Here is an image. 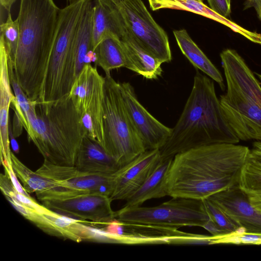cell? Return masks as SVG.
Wrapping results in <instances>:
<instances>
[{
	"instance_id": "6da1fadb",
	"label": "cell",
	"mask_w": 261,
	"mask_h": 261,
	"mask_svg": "<svg viewBox=\"0 0 261 261\" xmlns=\"http://www.w3.org/2000/svg\"><path fill=\"white\" fill-rule=\"evenodd\" d=\"M250 150L237 144L215 143L176 154L165 178L167 196L203 200L238 185Z\"/></svg>"
},
{
	"instance_id": "7a4b0ae2",
	"label": "cell",
	"mask_w": 261,
	"mask_h": 261,
	"mask_svg": "<svg viewBox=\"0 0 261 261\" xmlns=\"http://www.w3.org/2000/svg\"><path fill=\"white\" fill-rule=\"evenodd\" d=\"M60 9L54 0H20L14 70L31 101L39 99Z\"/></svg>"
},
{
	"instance_id": "3957f363",
	"label": "cell",
	"mask_w": 261,
	"mask_h": 261,
	"mask_svg": "<svg viewBox=\"0 0 261 261\" xmlns=\"http://www.w3.org/2000/svg\"><path fill=\"white\" fill-rule=\"evenodd\" d=\"M15 114L44 161L50 164L74 166L85 133L80 115L69 94L55 101H32L23 113L16 101Z\"/></svg>"
},
{
	"instance_id": "277c9868",
	"label": "cell",
	"mask_w": 261,
	"mask_h": 261,
	"mask_svg": "<svg viewBox=\"0 0 261 261\" xmlns=\"http://www.w3.org/2000/svg\"><path fill=\"white\" fill-rule=\"evenodd\" d=\"M239 141L224 116L213 81L197 71L182 112L159 149L161 161L197 146Z\"/></svg>"
},
{
	"instance_id": "5b68a950",
	"label": "cell",
	"mask_w": 261,
	"mask_h": 261,
	"mask_svg": "<svg viewBox=\"0 0 261 261\" xmlns=\"http://www.w3.org/2000/svg\"><path fill=\"white\" fill-rule=\"evenodd\" d=\"M226 92L220 103L232 131L242 141H261V86L244 59L233 49L220 55Z\"/></svg>"
},
{
	"instance_id": "8992f818",
	"label": "cell",
	"mask_w": 261,
	"mask_h": 261,
	"mask_svg": "<svg viewBox=\"0 0 261 261\" xmlns=\"http://www.w3.org/2000/svg\"><path fill=\"white\" fill-rule=\"evenodd\" d=\"M86 1L76 0L60 9L39 101L57 100L69 93L75 79L73 43Z\"/></svg>"
},
{
	"instance_id": "52a82bcc",
	"label": "cell",
	"mask_w": 261,
	"mask_h": 261,
	"mask_svg": "<svg viewBox=\"0 0 261 261\" xmlns=\"http://www.w3.org/2000/svg\"><path fill=\"white\" fill-rule=\"evenodd\" d=\"M103 127L101 146L120 167L146 151L127 113L120 83L111 75L105 76Z\"/></svg>"
},
{
	"instance_id": "ba28073f",
	"label": "cell",
	"mask_w": 261,
	"mask_h": 261,
	"mask_svg": "<svg viewBox=\"0 0 261 261\" xmlns=\"http://www.w3.org/2000/svg\"><path fill=\"white\" fill-rule=\"evenodd\" d=\"M172 198L152 207L124 206L115 212V219L124 225L174 229L187 226L203 227L211 219L203 200Z\"/></svg>"
},
{
	"instance_id": "9c48e42d",
	"label": "cell",
	"mask_w": 261,
	"mask_h": 261,
	"mask_svg": "<svg viewBox=\"0 0 261 261\" xmlns=\"http://www.w3.org/2000/svg\"><path fill=\"white\" fill-rule=\"evenodd\" d=\"M105 77L86 64L75 79L69 96L80 115L85 135L102 144Z\"/></svg>"
},
{
	"instance_id": "30bf717a",
	"label": "cell",
	"mask_w": 261,
	"mask_h": 261,
	"mask_svg": "<svg viewBox=\"0 0 261 261\" xmlns=\"http://www.w3.org/2000/svg\"><path fill=\"white\" fill-rule=\"evenodd\" d=\"M126 27L137 43L160 61L172 60L168 37L153 19L142 0H121L116 5Z\"/></svg>"
},
{
	"instance_id": "8fae6325",
	"label": "cell",
	"mask_w": 261,
	"mask_h": 261,
	"mask_svg": "<svg viewBox=\"0 0 261 261\" xmlns=\"http://www.w3.org/2000/svg\"><path fill=\"white\" fill-rule=\"evenodd\" d=\"M55 182V189L40 201L56 196L84 193H97L109 197L113 174H103L83 172L74 166L50 164L44 161L36 171Z\"/></svg>"
},
{
	"instance_id": "7c38bea8",
	"label": "cell",
	"mask_w": 261,
	"mask_h": 261,
	"mask_svg": "<svg viewBox=\"0 0 261 261\" xmlns=\"http://www.w3.org/2000/svg\"><path fill=\"white\" fill-rule=\"evenodd\" d=\"M111 202L106 195L84 193L56 196L42 203L48 208L68 217L108 225L116 220Z\"/></svg>"
},
{
	"instance_id": "4fadbf2b",
	"label": "cell",
	"mask_w": 261,
	"mask_h": 261,
	"mask_svg": "<svg viewBox=\"0 0 261 261\" xmlns=\"http://www.w3.org/2000/svg\"><path fill=\"white\" fill-rule=\"evenodd\" d=\"M120 84L127 113L145 150L160 149L169 137L172 128L158 121L141 105L129 83Z\"/></svg>"
},
{
	"instance_id": "5bb4252c",
	"label": "cell",
	"mask_w": 261,
	"mask_h": 261,
	"mask_svg": "<svg viewBox=\"0 0 261 261\" xmlns=\"http://www.w3.org/2000/svg\"><path fill=\"white\" fill-rule=\"evenodd\" d=\"M158 149L146 150L113 174L109 198L125 200L149 177L161 162Z\"/></svg>"
},
{
	"instance_id": "9a60e30c",
	"label": "cell",
	"mask_w": 261,
	"mask_h": 261,
	"mask_svg": "<svg viewBox=\"0 0 261 261\" xmlns=\"http://www.w3.org/2000/svg\"><path fill=\"white\" fill-rule=\"evenodd\" d=\"M208 198L243 228L245 233L261 234V213L251 205L238 185Z\"/></svg>"
},
{
	"instance_id": "2e32d148",
	"label": "cell",
	"mask_w": 261,
	"mask_h": 261,
	"mask_svg": "<svg viewBox=\"0 0 261 261\" xmlns=\"http://www.w3.org/2000/svg\"><path fill=\"white\" fill-rule=\"evenodd\" d=\"M69 217L44 205L39 210L30 211L25 218L50 235L77 242L89 240L90 227Z\"/></svg>"
},
{
	"instance_id": "e0dca14e",
	"label": "cell",
	"mask_w": 261,
	"mask_h": 261,
	"mask_svg": "<svg viewBox=\"0 0 261 261\" xmlns=\"http://www.w3.org/2000/svg\"><path fill=\"white\" fill-rule=\"evenodd\" d=\"M93 5L92 50L107 35L119 39L126 29L118 6L110 0H94Z\"/></svg>"
},
{
	"instance_id": "ac0fdd59",
	"label": "cell",
	"mask_w": 261,
	"mask_h": 261,
	"mask_svg": "<svg viewBox=\"0 0 261 261\" xmlns=\"http://www.w3.org/2000/svg\"><path fill=\"white\" fill-rule=\"evenodd\" d=\"M74 167L90 173L112 174L121 167L97 141L85 136L79 150Z\"/></svg>"
},
{
	"instance_id": "d6986e66",
	"label": "cell",
	"mask_w": 261,
	"mask_h": 261,
	"mask_svg": "<svg viewBox=\"0 0 261 261\" xmlns=\"http://www.w3.org/2000/svg\"><path fill=\"white\" fill-rule=\"evenodd\" d=\"M153 11L170 9L184 10L196 13L223 24L235 33H238L251 42L257 37V33L248 30L228 18L213 11L202 0H148Z\"/></svg>"
},
{
	"instance_id": "ffe728a7",
	"label": "cell",
	"mask_w": 261,
	"mask_h": 261,
	"mask_svg": "<svg viewBox=\"0 0 261 261\" xmlns=\"http://www.w3.org/2000/svg\"><path fill=\"white\" fill-rule=\"evenodd\" d=\"M120 41L126 59L125 68L147 79L161 75L162 62L141 46L126 27Z\"/></svg>"
},
{
	"instance_id": "44dd1931",
	"label": "cell",
	"mask_w": 261,
	"mask_h": 261,
	"mask_svg": "<svg viewBox=\"0 0 261 261\" xmlns=\"http://www.w3.org/2000/svg\"><path fill=\"white\" fill-rule=\"evenodd\" d=\"M8 69V57L4 44L0 41V133L1 152H10L9 110L15 96L12 93Z\"/></svg>"
},
{
	"instance_id": "7402d4cb",
	"label": "cell",
	"mask_w": 261,
	"mask_h": 261,
	"mask_svg": "<svg viewBox=\"0 0 261 261\" xmlns=\"http://www.w3.org/2000/svg\"><path fill=\"white\" fill-rule=\"evenodd\" d=\"M177 43L185 56L196 68L216 81L222 90L225 89L222 74L195 43L185 29L174 30Z\"/></svg>"
},
{
	"instance_id": "603a6c76",
	"label": "cell",
	"mask_w": 261,
	"mask_h": 261,
	"mask_svg": "<svg viewBox=\"0 0 261 261\" xmlns=\"http://www.w3.org/2000/svg\"><path fill=\"white\" fill-rule=\"evenodd\" d=\"M171 160L161 161L145 181L125 200L124 206H140L148 200L166 196L165 178Z\"/></svg>"
},
{
	"instance_id": "cb8c5ba5",
	"label": "cell",
	"mask_w": 261,
	"mask_h": 261,
	"mask_svg": "<svg viewBox=\"0 0 261 261\" xmlns=\"http://www.w3.org/2000/svg\"><path fill=\"white\" fill-rule=\"evenodd\" d=\"M94 53L95 65L103 70L106 75H111L110 72L113 69L126 67V59L120 39L115 36H105Z\"/></svg>"
},
{
	"instance_id": "d4e9b609",
	"label": "cell",
	"mask_w": 261,
	"mask_h": 261,
	"mask_svg": "<svg viewBox=\"0 0 261 261\" xmlns=\"http://www.w3.org/2000/svg\"><path fill=\"white\" fill-rule=\"evenodd\" d=\"M11 162L16 176L28 193H35L39 199L55 189L56 186L54 181L39 174L36 171H33L12 152Z\"/></svg>"
},
{
	"instance_id": "484cf974",
	"label": "cell",
	"mask_w": 261,
	"mask_h": 261,
	"mask_svg": "<svg viewBox=\"0 0 261 261\" xmlns=\"http://www.w3.org/2000/svg\"><path fill=\"white\" fill-rule=\"evenodd\" d=\"M238 186L251 205L261 213V162L250 154L242 170Z\"/></svg>"
},
{
	"instance_id": "4316f807",
	"label": "cell",
	"mask_w": 261,
	"mask_h": 261,
	"mask_svg": "<svg viewBox=\"0 0 261 261\" xmlns=\"http://www.w3.org/2000/svg\"><path fill=\"white\" fill-rule=\"evenodd\" d=\"M203 201L210 218L227 234L245 233L243 228L225 214L209 198H207Z\"/></svg>"
},
{
	"instance_id": "83f0119b",
	"label": "cell",
	"mask_w": 261,
	"mask_h": 261,
	"mask_svg": "<svg viewBox=\"0 0 261 261\" xmlns=\"http://www.w3.org/2000/svg\"><path fill=\"white\" fill-rule=\"evenodd\" d=\"M19 23L17 18L13 20L8 14L5 22L1 24L0 40L4 44L7 55L13 62L19 39Z\"/></svg>"
},
{
	"instance_id": "f1b7e54d",
	"label": "cell",
	"mask_w": 261,
	"mask_h": 261,
	"mask_svg": "<svg viewBox=\"0 0 261 261\" xmlns=\"http://www.w3.org/2000/svg\"><path fill=\"white\" fill-rule=\"evenodd\" d=\"M213 243L261 245V234H226L215 237Z\"/></svg>"
},
{
	"instance_id": "f546056e",
	"label": "cell",
	"mask_w": 261,
	"mask_h": 261,
	"mask_svg": "<svg viewBox=\"0 0 261 261\" xmlns=\"http://www.w3.org/2000/svg\"><path fill=\"white\" fill-rule=\"evenodd\" d=\"M209 7L216 13L228 18L231 13V0H207Z\"/></svg>"
},
{
	"instance_id": "4dcf8cb0",
	"label": "cell",
	"mask_w": 261,
	"mask_h": 261,
	"mask_svg": "<svg viewBox=\"0 0 261 261\" xmlns=\"http://www.w3.org/2000/svg\"><path fill=\"white\" fill-rule=\"evenodd\" d=\"M243 10L253 8L258 19L261 21V0H245Z\"/></svg>"
},
{
	"instance_id": "1f68e13d",
	"label": "cell",
	"mask_w": 261,
	"mask_h": 261,
	"mask_svg": "<svg viewBox=\"0 0 261 261\" xmlns=\"http://www.w3.org/2000/svg\"><path fill=\"white\" fill-rule=\"evenodd\" d=\"M250 155L261 162V141L253 142L250 150Z\"/></svg>"
},
{
	"instance_id": "d6a6232c",
	"label": "cell",
	"mask_w": 261,
	"mask_h": 261,
	"mask_svg": "<svg viewBox=\"0 0 261 261\" xmlns=\"http://www.w3.org/2000/svg\"><path fill=\"white\" fill-rule=\"evenodd\" d=\"M17 0H0V4L5 9L10 12V9Z\"/></svg>"
},
{
	"instance_id": "836d02e7",
	"label": "cell",
	"mask_w": 261,
	"mask_h": 261,
	"mask_svg": "<svg viewBox=\"0 0 261 261\" xmlns=\"http://www.w3.org/2000/svg\"><path fill=\"white\" fill-rule=\"evenodd\" d=\"M9 136H10V138H11V142L12 144V146H13V149L14 150L18 151V144L14 138L15 137H14L13 135L12 134V132L11 130L9 131Z\"/></svg>"
},
{
	"instance_id": "e575fe53",
	"label": "cell",
	"mask_w": 261,
	"mask_h": 261,
	"mask_svg": "<svg viewBox=\"0 0 261 261\" xmlns=\"http://www.w3.org/2000/svg\"><path fill=\"white\" fill-rule=\"evenodd\" d=\"M111 2H112L113 3H114L115 5L118 4L121 0H110Z\"/></svg>"
},
{
	"instance_id": "d590c367",
	"label": "cell",
	"mask_w": 261,
	"mask_h": 261,
	"mask_svg": "<svg viewBox=\"0 0 261 261\" xmlns=\"http://www.w3.org/2000/svg\"><path fill=\"white\" fill-rule=\"evenodd\" d=\"M255 74L257 76V77H258V79H259V80L261 82V74L260 73H255Z\"/></svg>"
},
{
	"instance_id": "8d00e7d4",
	"label": "cell",
	"mask_w": 261,
	"mask_h": 261,
	"mask_svg": "<svg viewBox=\"0 0 261 261\" xmlns=\"http://www.w3.org/2000/svg\"><path fill=\"white\" fill-rule=\"evenodd\" d=\"M70 1H72V2H73V1H76V0H70Z\"/></svg>"
}]
</instances>
